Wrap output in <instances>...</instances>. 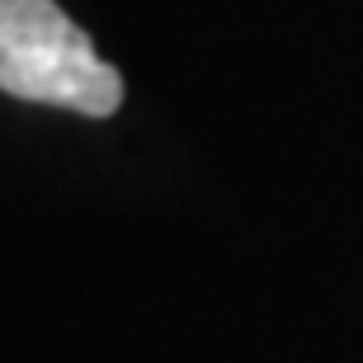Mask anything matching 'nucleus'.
Returning <instances> with one entry per match:
<instances>
[{
  "instance_id": "f257e3e1",
  "label": "nucleus",
  "mask_w": 363,
  "mask_h": 363,
  "mask_svg": "<svg viewBox=\"0 0 363 363\" xmlns=\"http://www.w3.org/2000/svg\"><path fill=\"white\" fill-rule=\"evenodd\" d=\"M0 90L85 118H108L123 104V76L99 62L57 0H0Z\"/></svg>"
}]
</instances>
